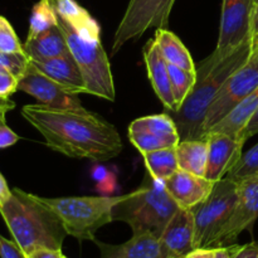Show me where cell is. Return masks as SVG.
<instances>
[{
    "label": "cell",
    "instance_id": "cell-40",
    "mask_svg": "<svg viewBox=\"0 0 258 258\" xmlns=\"http://www.w3.org/2000/svg\"><path fill=\"white\" fill-rule=\"evenodd\" d=\"M214 248H197L191 253H189L185 258H213Z\"/></svg>",
    "mask_w": 258,
    "mask_h": 258
},
{
    "label": "cell",
    "instance_id": "cell-10",
    "mask_svg": "<svg viewBox=\"0 0 258 258\" xmlns=\"http://www.w3.org/2000/svg\"><path fill=\"white\" fill-rule=\"evenodd\" d=\"M254 7V0H223L218 43L214 49L219 59H224L242 45L251 43Z\"/></svg>",
    "mask_w": 258,
    "mask_h": 258
},
{
    "label": "cell",
    "instance_id": "cell-34",
    "mask_svg": "<svg viewBox=\"0 0 258 258\" xmlns=\"http://www.w3.org/2000/svg\"><path fill=\"white\" fill-rule=\"evenodd\" d=\"M28 258H64L66 256L62 253V249H53V248H38L33 251Z\"/></svg>",
    "mask_w": 258,
    "mask_h": 258
},
{
    "label": "cell",
    "instance_id": "cell-20",
    "mask_svg": "<svg viewBox=\"0 0 258 258\" xmlns=\"http://www.w3.org/2000/svg\"><path fill=\"white\" fill-rule=\"evenodd\" d=\"M58 19L78 34L88 38H101V28L90 13L76 0H49Z\"/></svg>",
    "mask_w": 258,
    "mask_h": 258
},
{
    "label": "cell",
    "instance_id": "cell-2",
    "mask_svg": "<svg viewBox=\"0 0 258 258\" xmlns=\"http://www.w3.org/2000/svg\"><path fill=\"white\" fill-rule=\"evenodd\" d=\"M251 54L252 45L247 43L224 59H219L213 52L196 64L197 83L191 92L178 111H166L176 123L180 141L203 139V123L208 108L223 83L249 59Z\"/></svg>",
    "mask_w": 258,
    "mask_h": 258
},
{
    "label": "cell",
    "instance_id": "cell-19",
    "mask_svg": "<svg viewBox=\"0 0 258 258\" xmlns=\"http://www.w3.org/2000/svg\"><path fill=\"white\" fill-rule=\"evenodd\" d=\"M100 258H163L160 241L151 234H133L121 244H108L95 239Z\"/></svg>",
    "mask_w": 258,
    "mask_h": 258
},
{
    "label": "cell",
    "instance_id": "cell-13",
    "mask_svg": "<svg viewBox=\"0 0 258 258\" xmlns=\"http://www.w3.org/2000/svg\"><path fill=\"white\" fill-rule=\"evenodd\" d=\"M18 90L37 98L40 105L59 110L85 111L78 95L64 90L60 85L40 72L32 62L18 82Z\"/></svg>",
    "mask_w": 258,
    "mask_h": 258
},
{
    "label": "cell",
    "instance_id": "cell-3",
    "mask_svg": "<svg viewBox=\"0 0 258 258\" xmlns=\"http://www.w3.org/2000/svg\"><path fill=\"white\" fill-rule=\"evenodd\" d=\"M9 201L0 208L13 239L27 256L38 248L62 249L68 236L59 217L39 197L12 189Z\"/></svg>",
    "mask_w": 258,
    "mask_h": 258
},
{
    "label": "cell",
    "instance_id": "cell-18",
    "mask_svg": "<svg viewBox=\"0 0 258 258\" xmlns=\"http://www.w3.org/2000/svg\"><path fill=\"white\" fill-rule=\"evenodd\" d=\"M30 62L50 80L62 86L64 90L76 95L86 93L85 80L71 52L50 59L30 60Z\"/></svg>",
    "mask_w": 258,
    "mask_h": 258
},
{
    "label": "cell",
    "instance_id": "cell-33",
    "mask_svg": "<svg viewBox=\"0 0 258 258\" xmlns=\"http://www.w3.org/2000/svg\"><path fill=\"white\" fill-rule=\"evenodd\" d=\"M19 136L7 125L5 116H0V149H7L19 141Z\"/></svg>",
    "mask_w": 258,
    "mask_h": 258
},
{
    "label": "cell",
    "instance_id": "cell-24",
    "mask_svg": "<svg viewBox=\"0 0 258 258\" xmlns=\"http://www.w3.org/2000/svg\"><path fill=\"white\" fill-rule=\"evenodd\" d=\"M154 40L160 49L164 59L169 64L176 66V67L188 71H197L196 63H194L190 52L186 49L183 42L173 32L168 30L166 28L156 29Z\"/></svg>",
    "mask_w": 258,
    "mask_h": 258
},
{
    "label": "cell",
    "instance_id": "cell-31",
    "mask_svg": "<svg viewBox=\"0 0 258 258\" xmlns=\"http://www.w3.org/2000/svg\"><path fill=\"white\" fill-rule=\"evenodd\" d=\"M18 80L9 71L0 70V97L9 98L15 91H18Z\"/></svg>",
    "mask_w": 258,
    "mask_h": 258
},
{
    "label": "cell",
    "instance_id": "cell-35",
    "mask_svg": "<svg viewBox=\"0 0 258 258\" xmlns=\"http://www.w3.org/2000/svg\"><path fill=\"white\" fill-rule=\"evenodd\" d=\"M258 134V110L256 111L253 116L251 117V120L247 122V125L244 126V128L241 133V139L243 141H247L249 138L254 136Z\"/></svg>",
    "mask_w": 258,
    "mask_h": 258
},
{
    "label": "cell",
    "instance_id": "cell-26",
    "mask_svg": "<svg viewBox=\"0 0 258 258\" xmlns=\"http://www.w3.org/2000/svg\"><path fill=\"white\" fill-rule=\"evenodd\" d=\"M58 25L57 13L53 9L49 0H39L32 9L29 19V32L27 39L37 37Z\"/></svg>",
    "mask_w": 258,
    "mask_h": 258
},
{
    "label": "cell",
    "instance_id": "cell-44",
    "mask_svg": "<svg viewBox=\"0 0 258 258\" xmlns=\"http://www.w3.org/2000/svg\"><path fill=\"white\" fill-rule=\"evenodd\" d=\"M254 2H256V3H257V2H258V0H254Z\"/></svg>",
    "mask_w": 258,
    "mask_h": 258
},
{
    "label": "cell",
    "instance_id": "cell-32",
    "mask_svg": "<svg viewBox=\"0 0 258 258\" xmlns=\"http://www.w3.org/2000/svg\"><path fill=\"white\" fill-rule=\"evenodd\" d=\"M0 258H28L23 249L18 246L17 242L13 239L4 238L0 234Z\"/></svg>",
    "mask_w": 258,
    "mask_h": 258
},
{
    "label": "cell",
    "instance_id": "cell-37",
    "mask_svg": "<svg viewBox=\"0 0 258 258\" xmlns=\"http://www.w3.org/2000/svg\"><path fill=\"white\" fill-rule=\"evenodd\" d=\"M241 244H231L226 247H213L214 254L213 258H234L238 252Z\"/></svg>",
    "mask_w": 258,
    "mask_h": 258
},
{
    "label": "cell",
    "instance_id": "cell-45",
    "mask_svg": "<svg viewBox=\"0 0 258 258\" xmlns=\"http://www.w3.org/2000/svg\"><path fill=\"white\" fill-rule=\"evenodd\" d=\"M64 258H68V257H64Z\"/></svg>",
    "mask_w": 258,
    "mask_h": 258
},
{
    "label": "cell",
    "instance_id": "cell-14",
    "mask_svg": "<svg viewBox=\"0 0 258 258\" xmlns=\"http://www.w3.org/2000/svg\"><path fill=\"white\" fill-rule=\"evenodd\" d=\"M206 140L208 141V161L204 176L217 183L226 178L241 160L246 141L214 131L206 136Z\"/></svg>",
    "mask_w": 258,
    "mask_h": 258
},
{
    "label": "cell",
    "instance_id": "cell-8",
    "mask_svg": "<svg viewBox=\"0 0 258 258\" xmlns=\"http://www.w3.org/2000/svg\"><path fill=\"white\" fill-rule=\"evenodd\" d=\"M175 0H130L116 29L112 54H116L130 40L144 35L150 28H168Z\"/></svg>",
    "mask_w": 258,
    "mask_h": 258
},
{
    "label": "cell",
    "instance_id": "cell-16",
    "mask_svg": "<svg viewBox=\"0 0 258 258\" xmlns=\"http://www.w3.org/2000/svg\"><path fill=\"white\" fill-rule=\"evenodd\" d=\"M214 181L179 169L165 181V188L180 208L191 209L206 201L212 193Z\"/></svg>",
    "mask_w": 258,
    "mask_h": 258
},
{
    "label": "cell",
    "instance_id": "cell-12",
    "mask_svg": "<svg viewBox=\"0 0 258 258\" xmlns=\"http://www.w3.org/2000/svg\"><path fill=\"white\" fill-rule=\"evenodd\" d=\"M258 218V175L238 180V201L231 218L214 238L211 247L234 244L242 232L251 229Z\"/></svg>",
    "mask_w": 258,
    "mask_h": 258
},
{
    "label": "cell",
    "instance_id": "cell-15",
    "mask_svg": "<svg viewBox=\"0 0 258 258\" xmlns=\"http://www.w3.org/2000/svg\"><path fill=\"white\" fill-rule=\"evenodd\" d=\"M196 223L191 209L179 208L160 236L163 258H185L196 249Z\"/></svg>",
    "mask_w": 258,
    "mask_h": 258
},
{
    "label": "cell",
    "instance_id": "cell-11",
    "mask_svg": "<svg viewBox=\"0 0 258 258\" xmlns=\"http://www.w3.org/2000/svg\"><path fill=\"white\" fill-rule=\"evenodd\" d=\"M128 139L140 154L166 148H176L180 143L178 127L168 112L136 118L128 126Z\"/></svg>",
    "mask_w": 258,
    "mask_h": 258
},
{
    "label": "cell",
    "instance_id": "cell-23",
    "mask_svg": "<svg viewBox=\"0 0 258 258\" xmlns=\"http://www.w3.org/2000/svg\"><path fill=\"white\" fill-rule=\"evenodd\" d=\"M258 110V87L247 96L239 105H237L221 122L217 123L209 133H223L227 135L241 139V133L252 116ZM208 133V134H209ZM207 134V135H208Z\"/></svg>",
    "mask_w": 258,
    "mask_h": 258
},
{
    "label": "cell",
    "instance_id": "cell-42",
    "mask_svg": "<svg viewBox=\"0 0 258 258\" xmlns=\"http://www.w3.org/2000/svg\"><path fill=\"white\" fill-rule=\"evenodd\" d=\"M254 175H258V171H257V173H256V174H254Z\"/></svg>",
    "mask_w": 258,
    "mask_h": 258
},
{
    "label": "cell",
    "instance_id": "cell-5",
    "mask_svg": "<svg viewBox=\"0 0 258 258\" xmlns=\"http://www.w3.org/2000/svg\"><path fill=\"white\" fill-rule=\"evenodd\" d=\"M126 194L118 197H63L40 201L55 212L70 236L78 241H95L96 232L112 222V211Z\"/></svg>",
    "mask_w": 258,
    "mask_h": 258
},
{
    "label": "cell",
    "instance_id": "cell-28",
    "mask_svg": "<svg viewBox=\"0 0 258 258\" xmlns=\"http://www.w3.org/2000/svg\"><path fill=\"white\" fill-rule=\"evenodd\" d=\"M258 171V143L251 150L247 151L244 155H242L241 160L238 161L236 166L231 170V173L227 175V178L232 180H242L244 178L254 175Z\"/></svg>",
    "mask_w": 258,
    "mask_h": 258
},
{
    "label": "cell",
    "instance_id": "cell-38",
    "mask_svg": "<svg viewBox=\"0 0 258 258\" xmlns=\"http://www.w3.org/2000/svg\"><path fill=\"white\" fill-rule=\"evenodd\" d=\"M251 45L252 53L258 49V2L254 7L253 17H252V28H251Z\"/></svg>",
    "mask_w": 258,
    "mask_h": 258
},
{
    "label": "cell",
    "instance_id": "cell-6",
    "mask_svg": "<svg viewBox=\"0 0 258 258\" xmlns=\"http://www.w3.org/2000/svg\"><path fill=\"white\" fill-rule=\"evenodd\" d=\"M58 25L82 73L86 93L113 102L116 97L115 85L108 55L102 47L101 38L83 37L59 19Z\"/></svg>",
    "mask_w": 258,
    "mask_h": 258
},
{
    "label": "cell",
    "instance_id": "cell-21",
    "mask_svg": "<svg viewBox=\"0 0 258 258\" xmlns=\"http://www.w3.org/2000/svg\"><path fill=\"white\" fill-rule=\"evenodd\" d=\"M23 49L30 60L50 59L70 52L67 40L59 25H55L32 39H27L23 44Z\"/></svg>",
    "mask_w": 258,
    "mask_h": 258
},
{
    "label": "cell",
    "instance_id": "cell-36",
    "mask_svg": "<svg viewBox=\"0 0 258 258\" xmlns=\"http://www.w3.org/2000/svg\"><path fill=\"white\" fill-rule=\"evenodd\" d=\"M234 258H258V242H251L239 247Z\"/></svg>",
    "mask_w": 258,
    "mask_h": 258
},
{
    "label": "cell",
    "instance_id": "cell-22",
    "mask_svg": "<svg viewBox=\"0 0 258 258\" xmlns=\"http://www.w3.org/2000/svg\"><path fill=\"white\" fill-rule=\"evenodd\" d=\"M179 169L194 175L204 176L208 161V141L206 139L181 140L176 145Z\"/></svg>",
    "mask_w": 258,
    "mask_h": 258
},
{
    "label": "cell",
    "instance_id": "cell-43",
    "mask_svg": "<svg viewBox=\"0 0 258 258\" xmlns=\"http://www.w3.org/2000/svg\"><path fill=\"white\" fill-rule=\"evenodd\" d=\"M254 52H258V49H257V50H254ZM254 52H253V53H254Z\"/></svg>",
    "mask_w": 258,
    "mask_h": 258
},
{
    "label": "cell",
    "instance_id": "cell-7",
    "mask_svg": "<svg viewBox=\"0 0 258 258\" xmlns=\"http://www.w3.org/2000/svg\"><path fill=\"white\" fill-rule=\"evenodd\" d=\"M238 201V181L224 178L217 181L208 198L191 208L196 223L197 248H211L214 238L218 236Z\"/></svg>",
    "mask_w": 258,
    "mask_h": 258
},
{
    "label": "cell",
    "instance_id": "cell-1",
    "mask_svg": "<svg viewBox=\"0 0 258 258\" xmlns=\"http://www.w3.org/2000/svg\"><path fill=\"white\" fill-rule=\"evenodd\" d=\"M22 116L39 131L52 150L76 159L107 161L120 155L122 141L112 123L91 111L25 105Z\"/></svg>",
    "mask_w": 258,
    "mask_h": 258
},
{
    "label": "cell",
    "instance_id": "cell-4",
    "mask_svg": "<svg viewBox=\"0 0 258 258\" xmlns=\"http://www.w3.org/2000/svg\"><path fill=\"white\" fill-rule=\"evenodd\" d=\"M180 207L165 188V181L154 179L148 174L143 185L126 194L115 206L112 221L127 223L133 234H151L160 238L171 217Z\"/></svg>",
    "mask_w": 258,
    "mask_h": 258
},
{
    "label": "cell",
    "instance_id": "cell-25",
    "mask_svg": "<svg viewBox=\"0 0 258 258\" xmlns=\"http://www.w3.org/2000/svg\"><path fill=\"white\" fill-rule=\"evenodd\" d=\"M148 174L154 179L166 181L175 171L179 170L175 148L160 149L143 154Z\"/></svg>",
    "mask_w": 258,
    "mask_h": 258
},
{
    "label": "cell",
    "instance_id": "cell-41",
    "mask_svg": "<svg viewBox=\"0 0 258 258\" xmlns=\"http://www.w3.org/2000/svg\"><path fill=\"white\" fill-rule=\"evenodd\" d=\"M13 108H15V103L10 98L0 97V116H5Z\"/></svg>",
    "mask_w": 258,
    "mask_h": 258
},
{
    "label": "cell",
    "instance_id": "cell-39",
    "mask_svg": "<svg viewBox=\"0 0 258 258\" xmlns=\"http://www.w3.org/2000/svg\"><path fill=\"white\" fill-rule=\"evenodd\" d=\"M12 194L13 190L9 188L7 180H5V178L3 176V174L0 173V208L9 201Z\"/></svg>",
    "mask_w": 258,
    "mask_h": 258
},
{
    "label": "cell",
    "instance_id": "cell-9",
    "mask_svg": "<svg viewBox=\"0 0 258 258\" xmlns=\"http://www.w3.org/2000/svg\"><path fill=\"white\" fill-rule=\"evenodd\" d=\"M257 87L258 52H254L242 67L229 76L212 102L203 123V139H206L207 134Z\"/></svg>",
    "mask_w": 258,
    "mask_h": 258
},
{
    "label": "cell",
    "instance_id": "cell-27",
    "mask_svg": "<svg viewBox=\"0 0 258 258\" xmlns=\"http://www.w3.org/2000/svg\"><path fill=\"white\" fill-rule=\"evenodd\" d=\"M169 77H170L171 90H173L174 98H175L176 107L181 106L191 90L197 83V71H188L184 68L176 67V66L168 63ZM176 110V111H178Z\"/></svg>",
    "mask_w": 258,
    "mask_h": 258
},
{
    "label": "cell",
    "instance_id": "cell-30",
    "mask_svg": "<svg viewBox=\"0 0 258 258\" xmlns=\"http://www.w3.org/2000/svg\"><path fill=\"white\" fill-rule=\"evenodd\" d=\"M30 59L24 52L4 53L0 52V70L9 71L19 80L29 66Z\"/></svg>",
    "mask_w": 258,
    "mask_h": 258
},
{
    "label": "cell",
    "instance_id": "cell-17",
    "mask_svg": "<svg viewBox=\"0 0 258 258\" xmlns=\"http://www.w3.org/2000/svg\"><path fill=\"white\" fill-rule=\"evenodd\" d=\"M144 60H145L146 70H148L149 80L153 85L154 91L159 100L161 101L165 111H176L175 98L171 90L170 77H169L168 62L164 59L160 49L156 45L155 40L151 39L144 45L143 49Z\"/></svg>",
    "mask_w": 258,
    "mask_h": 258
},
{
    "label": "cell",
    "instance_id": "cell-29",
    "mask_svg": "<svg viewBox=\"0 0 258 258\" xmlns=\"http://www.w3.org/2000/svg\"><path fill=\"white\" fill-rule=\"evenodd\" d=\"M0 52L4 53H22L24 52L14 28L12 27L7 18L0 15Z\"/></svg>",
    "mask_w": 258,
    "mask_h": 258
}]
</instances>
